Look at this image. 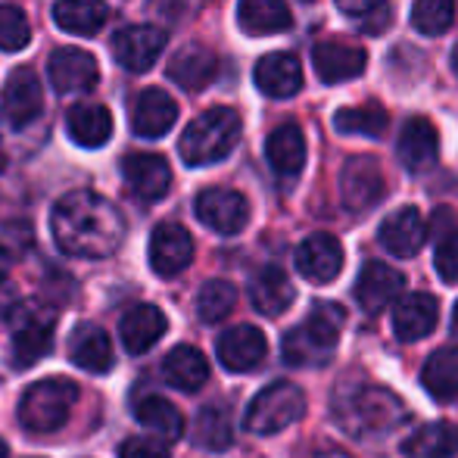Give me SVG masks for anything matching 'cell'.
I'll list each match as a JSON object with an SVG mask.
<instances>
[{
    "instance_id": "cell-1",
    "label": "cell",
    "mask_w": 458,
    "mask_h": 458,
    "mask_svg": "<svg viewBox=\"0 0 458 458\" xmlns=\"http://www.w3.org/2000/svg\"><path fill=\"white\" fill-rule=\"evenodd\" d=\"M50 231L66 256L106 259L125 241V218L100 193L72 191L56 199L50 212Z\"/></svg>"
},
{
    "instance_id": "cell-2",
    "label": "cell",
    "mask_w": 458,
    "mask_h": 458,
    "mask_svg": "<svg viewBox=\"0 0 458 458\" xmlns=\"http://www.w3.org/2000/svg\"><path fill=\"white\" fill-rule=\"evenodd\" d=\"M346 312L344 306L331 300H321L312 306V312L306 315L302 325H296L293 331L284 337V362L296 368H312L325 365L331 359L334 346L344 331Z\"/></svg>"
},
{
    "instance_id": "cell-3",
    "label": "cell",
    "mask_w": 458,
    "mask_h": 458,
    "mask_svg": "<svg viewBox=\"0 0 458 458\" xmlns=\"http://www.w3.org/2000/svg\"><path fill=\"white\" fill-rule=\"evenodd\" d=\"M337 418L352 437H371V434H393L399 424L409 421V409L396 393L384 386H359L337 396Z\"/></svg>"
},
{
    "instance_id": "cell-4",
    "label": "cell",
    "mask_w": 458,
    "mask_h": 458,
    "mask_svg": "<svg viewBox=\"0 0 458 458\" xmlns=\"http://www.w3.org/2000/svg\"><path fill=\"white\" fill-rule=\"evenodd\" d=\"M241 115L231 106H212L199 113L182 134V159L187 165H212L222 163L234 144L241 140Z\"/></svg>"
},
{
    "instance_id": "cell-5",
    "label": "cell",
    "mask_w": 458,
    "mask_h": 458,
    "mask_svg": "<svg viewBox=\"0 0 458 458\" xmlns=\"http://www.w3.org/2000/svg\"><path fill=\"white\" fill-rule=\"evenodd\" d=\"M79 403V384L69 377H44L31 384L19 399V424L31 434H54L72 415Z\"/></svg>"
},
{
    "instance_id": "cell-6",
    "label": "cell",
    "mask_w": 458,
    "mask_h": 458,
    "mask_svg": "<svg viewBox=\"0 0 458 458\" xmlns=\"http://www.w3.org/2000/svg\"><path fill=\"white\" fill-rule=\"evenodd\" d=\"M302 415H306V396H302V390L296 384H290V380H277V384H268L262 393H256L247 415H243V428L250 434L272 437L281 434L290 424H296Z\"/></svg>"
},
{
    "instance_id": "cell-7",
    "label": "cell",
    "mask_w": 458,
    "mask_h": 458,
    "mask_svg": "<svg viewBox=\"0 0 458 458\" xmlns=\"http://www.w3.org/2000/svg\"><path fill=\"white\" fill-rule=\"evenodd\" d=\"M10 359L16 368L41 362L54 346V312L47 306H19L13 315Z\"/></svg>"
},
{
    "instance_id": "cell-8",
    "label": "cell",
    "mask_w": 458,
    "mask_h": 458,
    "mask_svg": "<svg viewBox=\"0 0 458 458\" xmlns=\"http://www.w3.org/2000/svg\"><path fill=\"white\" fill-rule=\"evenodd\" d=\"M197 218L216 234H241L250 222V203L241 191L231 187H206L193 203Z\"/></svg>"
},
{
    "instance_id": "cell-9",
    "label": "cell",
    "mask_w": 458,
    "mask_h": 458,
    "mask_svg": "<svg viewBox=\"0 0 458 458\" xmlns=\"http://www.w3.org/2000/svg\"><path fill=\"white\" fill-rule=\"evenodd\" d=\"M384 172L377 159L371 157H350L340 169V199L350 212H368L384 199Z\"/></svg>"
},
{
    "instance_id": "cell-10",
    "label": "cell",
    "mask_w": 458,
    "mask_h": 458,
    "mask_svg": "<svg viewBox=\"0 0 458 458\" xmlns=\"http://www.w3.org/2000/svg\"><path fill=\"white\" fill-rule=\"evenodd\" d=\"M165 50V31L157 25H128V29L115 31L113 38V56L122 69L140 75L153 69L159 54Z\"/></svg>"
},
{
    "instance_id": "cell-11",
    "label": "cell",
    "mask_w": 458,
    "mask_h": 458,
    "mask_svg": "<svg viewBox=\"0 0 458 458\" xmlns=\"http://www.w3.org/2000/svg\"><path fill=\"white\" fill-rule=\"evenodd\" d=\"M44 109V91L38 75L29 66L13 69V75L4 85V100H0V113L10 128H25L35 122Z\"/></svg>"
},
{
    "instance_id": "cell-12",
    "label": "cell",
    "mask_w": 458,
    "mask_h": 458,
    "mask_svg": "<svg viewBox=\"0 0 458 458\" xmlns=\"http://www.w3.org/2000/svg\"><path fill=\"white\" fill-rule=\"evenodd\" d=\"M218 362L234 374H247L253 368H259L268 356V340L259 327L253 325H237L231 331H225L216 344Z\"/></svg>"
},
{
    "instance_id": "cell-13",
    "label": "cell",
    "mask_w": 458,
    "mask_h": 458,
    "mask_svg": "<svg viewBox=\"0 0 458 458\" xmlns=\"http://www.w3.org/2000/svg\"><path fill=\"white\" fill-rule=\"evenodd\" d=\"M312 63L325 85H344L365 72L368 54L365 47L350 41H321L312 47Z\"/></svg>"
},
{
    "instance_id": "cell-14",
    "label": "cell",
    "mask_w": 458,
    "mask_h": 458,
    "mask_svg": "<svg viewBox=\"0 0 458 458\" xmlns=\"http://www.w3.org/2000/svg\"><path fill=\"white\" fill-rule=\"evenodd\" d=\"M193 259V237L187 234L184 225L163 222L157 225L150 237V266L159 277L182 275Z\"/></svg>"
},
{
    "instance_id": "cell-15",
    "label": "cell",
    "mask_w": 458,
    "mask_h": 458,
    "mask_svg": "<svg viewBox=\"0 0 458 458\" xmlns=\"http://www.w3.org/2000/svg\"><path fill=\"white\" fill-rule=\"evenodd\" d=\"M47 75L54 91L60 94H85L97 85V60L88 50L60 47L50 54Z\"/></svg>"
},
{
    "instance_id": "cell-16",
    "label": "cell",
    "mask_w": 458,
    "mask_h": 458,
    "mask_svg": "<svg viewBox=\"0 0 458 458\" xmlns=\"http://www.w3.org/2000/svg\"><path fill=\"white\" fill-rule=\"evenodd\" d=\"M344 268V247L334 234H312L296 247V272L312 284H331Z\"/></svg>"
},
{
    "instance_id": "cell-17",
    "label": "cell",
    "mask_w": 458,
    "mask_h": 458,
    "mask_svg": "<svg viewBox=\"0 0 458 458\" xmlns=\"http://www.w3.org/2000/svg\"><path fill=\"white\" fill-rule=\"evenodd\" d=\"M377 241L380 247L390 250L399 259H411L424 247V241H428V222H424V216L415 206H403L390 218H384V225L377 231Z\"/></svg>"
},
{
    "instance_id": "cell-18",
    "label": "cell",
    "mask_w": 458,
    "mask_h": 458,
    "mask_svg": "<svg viewBox=\"0 0 458 458\" xmlns=\"http://www.w3.org/2000/svg\"><path fill=\"white\" fill-rule=\"evenodd\" d=\"M122 175H125L134 197L144 199V203L163 199L172 187V169L159 153H131L122 163Z\"/></svg>"
},
{
    "instance_id": "cell-19",
    "label": "cell",
    "mask_w": 458,
    "mask_h": 458,
    "mask_svg": "<svg viewBox=\"0 0 458 458\" xmlns=\"http://www.w3.org/2000/svg\"><path fill=\"white\" fill-rule=\"evenodd\" d=\"M403 284L405 277L396 268L386 266V262H368L362 272H359L352 293H356V302L368 315H380L386 306L396 302V296L403 293Z\"/></svg>"
},
{
    "instance_id": "cell-20",
    "label": "cell",
    "mask_w": 458,
    "mask_h": 458,
    "mask_svg": "<svg viewBox=\"0 0 458 458\" xmlns=\"http://www.w3.org/2000/svg\"><path fill=\"white\" fill-rule=\"evenodd\" d=\"M218 75V56L212 47L199 41H191L169 60V79L182 91H203Z\"/></svg>"
},
{
    "instance_id": "cell-21",
    "label": "cell",
    "mask_w": 458,
    "mask_h": 458,
    "mask_svg": "<svg viewBox=\"0 0 458 458\" xmlns=\"http://www.w3.org/2000/svg\"><path fill=\"white\" fill-rule=\"evenodd\" d=\"M399 159L409 172H428L434 169L437 157H440V134H437L434 122L415 115L403 125L399 131V147H396Z\"/></svg>"
},
{
    "instance_id": "cell-22",
    "label": "cell",
    "mask_w": 458,
    "mask_h": 458,
    "mask_svg": "<svg viewBox=\"0 0 458 458\" xmlns=\"http://www.w3.org/2000/svg\"><path fill=\"white\" fill-rule=\"evenodd\" d=\"M165 327H169V321H165L163 309L153 306V302H140V306L128 309V312L122 315V321H119L122 346H125L131 356H140V352L153 350V346L163 340Z\"/></svg>"
},
{
    "instance_id": "cell-23",
    "label": "cell",
    "mask_w": 458,
    "mask_h": 458,
    "mask_svg": "<svg viewBox=\"0 0 458 458\" xmlns=\"http://www.w3.org/2000/svg\"><path fill=\"white\" fill-rule=\"evenodd\" d=\"M437 318H440V306L434 293H409L393 309V331L403 344H415L434 331Z\"/></svg>"
},
{
    "instance_id": "cell-24",
    "label": "cell",
    "mask_w": 458,
    "mask_h": 458,
    "mask_svg": "<svg viewBox=\"0 0 458 458\" xmlns=\"http://www.w3.org/2000/svg\"><path fill=\"white\" fill-rule=\"evenodd\" d=\"M253 81L266 97L275 100H287V97L300 94L302 88V69L293 54H266L253 69Z\"/></svg>"
},
{
    "instance_id": "cell-25",
    "label": "cell",
    "mask_w": 458,
    "mask_h": 458,
    "mask_svg": "<svg viewBox=\"0 0 458 458\" xmlns=\"http://www.w3.org/2000/svg\"><path fill=\"white\" fill-rule=\"evenodd\" d=\"M175 119H178V103L172 100L169 94L159 91V88H147V91H140L138 103H134V115H131L134 134L157 140V138H163V134L172 131Z\"/></svg>"
},
{
    "instance_id": "cell-26",
    "label": "cell",
    "mask_w": 458,
    "mask_h": 458,
    "mask_svg": "<svg viewBox=\"0 0 458 458\" xmlns=\"http://www.w3.org/2000/svg\"><path fill=\"white\" fill-rule=\"evenodd\" d=\"M266 157L268 165L281 178H296L306 165V134L296 122H284L277 125L266 140Z\"/></svg>"
},
{
    "instance_id": "cell-27",
    "label": "cell",
    "mask_w": 458,
    "mask_h": 458,
    "mask_svg": "<svg viewBox=\"0 0 458 458\" xmlns=\"http://www.w3.org/2000/svg\"><path fill=\"white\" fill-rule=\"evenodd\" d=\"M69 359L88 374H103L113 368V344H109L106 331L91 325H75L72 337H69Z\"/></svg>"
},
{
    "instance_id": "cell-28",
    "label": "cell",
    "mask_w": 458,
    "mask_h": 458,
    "mask_svg": "<svg viewBox=\"0 0 458 458\" xmlns=\"http://www.w3.org/2000/svg\"><path fill=\"white\" fill-rule=\"evenodd\" d=\"M237 22L247 35L266 38V35H281L293 25L287 0H241L237 6Z\"/></svg>"
},
{
    "instance_id": "cell-29",
    "label": "cell",
    "mask_w": 458,
    "mask_h": 458,
    "mask_svg": "<svg viewBox=\"0 0 458 458\" xmlns=\"http://www.w3.org/2000/svg\"><path fill=\"white\" fill-rule=\"evenodd\" d=\"M296 290L293 284H290V277L284 268L277 266H266L256 272V277L250 281V300H253L256 312L262 315H281L290 309V302H293Z\"/></svg>"
},
{
    "instance_id": "cell-30",
    "label": "cell",
    "mask_w": 458,
    "mask_h": 458,
    "mask_svg": "<svg viewBox=\"0 0 458 458\" xmlns=\"http://www.w3.org/2000/svg\"><path fill=\"white\" fill-rule=\"evenodd\" d=\"M66 131L79 147L97 150V147H103L113 138V115H109V109L100 106V103H79V106L69 113Z\"/></svg>"
},
{
    "instance_id": "cell-31",
    "label": "cell",
    "mask_w": 458,
    "mask_h": 458,
    "mask_svg": "<svg viewBox=\"0 0 458 458\" xmlns=\"http://www.w3.org/2000/svg\"><path fill=\"white\" fill-rule=\"evenodd\" d=\"M163 377L165 384L178 386V390L197 393L209 380V362L197 346H175L163 362Z\"/></svg>"
},
{
    "instance_id": "cell-32",
    "label": "cell",
    "mask_w": 458,
    "mask_h": 458,
    "mask_svg": "<svg viewBox=\"0 0 458 458\" xmlns=\"http://www.w3.org/2000/svg\"><path fill=\"white\" fill-rule=\"evenodd\" d=\"M54 19L63 31H69V35L91 38L106 25L109 6L103 4V0H56Z\"/></svg>"
},
{
    "instance_id": "cell-33",
    "label": "cell",
    "mask_w": 458,
    "mask_h": 458,
    "mask_svg": "<svg viewBox=\"0 0 458 458\" xmlns=\"http://www.w3.org/2000/svg\"><path fill=\"white\" fill-rule=\"evenodd\" d=\"M405 458H455L458 455V428L449 421H434L418 428L403 443Z\"/></svg>"
},
{
    "instance_id": "cell-34",
    "label": "cell",
    "mask_w": 458,
    "mask_h": 458,
    "mask_svg": "<svg viewBox=\"0 0 458 458\" xmlns=\"http://www.w3.org/2000/svg\"><path fill=\"white\" fill-rule=\"evenodd\" d=\"M421 384L424 390L434 399H449L458 396V350L455 346H446V350H437L434 356L424 362L421 368Z\"/></svg>"
},
{
    "instance_id": "cell-35",
    "label": "cell",
    "mask_w": 458,
    "mask_h": 458,
    "mask_svg": "<svg viewBox=\"0 0 458 458\" xmlns=\"http://www.w3.org/2000/svg\"><path fill=\"white\" fill-rule=\"evenodd\" d=\"M134 418L144 424L147 430L159 434L163 440H178L184 434V418L169 399L163 396H144L134 403Z\"/></svg>"
},
{
    "instance_id": "cell-36",
    "label": "cell",
    "mask_w": 458,
    "mask_h": 458,
    "mask_svg": "<svg viewBox=\"0 0 458 458\" xmlns=\"http://www.w3.org/2000/svg\"><path fill=\"white\" fill-rule=\"evenodd\" d=\"M193 440L212 453H225L234 443V421L225 405H203L193 424Z\"/></svg>"
},
{
    "instance_id": "cell-37",
    "label": "cell",
    "mask_w": 458,
    "mask_h": 458,
    "mask_svg": "<svg viewBox=\"0 0 458 458\" xmlns=\"http://www.w3.org/2000/svg\"><path fill=\"white\" fill-rule=\"evenodd\" d=\"M337 131L344 134H359V138H380L386 131V109L380 103H359V106H346L334 115Z\"/></svg>"
},
{
    "instance_id": "cell-38",
    "label": "cell",
    "mask_w": 458,
    "mask_h": 458,
    "mask_svg": "<svg viewBox=\"0 0 458 458\" xmlns=\"http://www.w3.org/2000/svg\"><path fill=\"white\" fill-rule=\"evenodd\" d=\"M234 302H237V290L231 287L228 281L216 277V281H206L203 290L197 296V312L206 325H216V321L228 318L234 312Z\"/></svg>"
},
{
    "instance_id": "cell-39",
    "label": "cell",
    "mask_w": 458,
    "mask_h": 458,
    "mask_svg": "<svg viewBox=\"0 0 458 458\" xmlns=\"http://www.w3.org/2000/svg\"><path fill=\"white\" fill-rule=\"evenodd\" d=\"M455 19V0H415L411 6V25L421 35L434 38L453 25Z\"/></svg>"
},
{
    "instance_id": "cell-40",
    "label": "cell",
    "mask_w": 458,
    "mask_h": 458,
    "mask_svg": "<svg viewBox=\"0 0 458 458\" xmlns=\"http://www.w3.org/2000/svg\"><path fill=\"white\" fill-rule=\"evenodd\" d=\"M29 41H31V29L25 13L19 6L0 4V50L4 54H16Z\"/></svg>"
},
{
    "instance_id": "cell-41",
    "label": "cell",
    "mask_w": 458,
    "mask_h": 458,
    "mask_svg": "<svg viewBox=\"0 0 458 458\" xmlns=\"http://www.w3.org/2000/svg\"><path fill=\"white\" fill-rule=\"evenodd\" d=\"M437 272L446 284H458V228L449 231L437 247Z\"/></svg>"
},
{
    "instance_id": "cell-42",
    "label": "cell",
    "mask_w": 458,
    "mask_h": 458,
    "mask_svg": "<svg viewBox=\"0 0 458 458\" xmlns=\"http://www.w3.org/2000/svg\"><path fill=\"white\" fill-rule=\"evenodd\" d=\"M119 458H169V449L150 437H128L119 446Z\"/></svg>"
},
{
    "instance_id": "cell-43",
    "label": "cell",
    "mask_w": 458,
    "mask_h": 458,
    "mask_svg": "<svg viewBox=\"0 0 458 458\" xmlns=\"http://www.w3.org/2000/svg\"><path fill=\"white\" fill-rule=\"evenodd\" d=\"M386 0H337V6L350 16H368V13L380 10Z\"/></svg>"
},
{
    "instance_id": "cell-44",
    "label": "cell",
    "mask_w": 458,
    "mask_h": 458,
    "mask_svg": "<svg viewBox=\"0 0 458 458\" xmlns=\"http://www.w3.org/2000/svg\"><path fill=\"white\" fill-rule=\"evenodd\" d=\"M10 262H13V253L4 247V243H0V284L6 281V272H10Z\"/></svg>"
},
{
    "instance_id": "cell-45",
    "label": "cell",
    "mask_w": 458,
    "mask_h": 458,
    "mask_svg": "<svg viewBox=\"0 0 458 458\" xmlns=\"http://www.w3.org/2000/svg\"><path fill=\"white\" fill-rule=\"evenodd\" d=\"M312 458H350V455L340 453V449H331V446H327V449H318V453H312Z\"/></svg>"
},
{
    "instance_id": "cell-46",
    "label": "cell",
    "mask_w": 458,
    "mask_h": 458,
    "mask_svg": "<svg viewBox=\"0 0 458 458\" xmlns=\"http://www.w3.org/2000/svg\"><path fill=\"white\" fill-rule=\"evenodd\" d=\"M453 72H455V79H458V44L453 47Z\"/></svg>"
},
{
    "instance_id": "cell-47",
    "label": "cell",
    "mask_w": 458,
    "mask_h": 458,
    "mask_svg": "<svg viewBox=\"0 0 458 458\" xmlns=\"http://www.w3.org/2000/svg\"><path fill=\"white\" fill-rule=\"evenodd\" d=\"M453 334L458 337V302H455V309H453Z\"/></svg>"
},
{
    "instance_id": "cell-48",
    "label": "cell",
    "mask_w": 458,
    "mask_h": 458,
    "mask_svg": "<svg viewBox=\"0 0 458 458\" xmlns=\"http://www.w3.org/2000/svg\"><path fill=\"white\" fill-rule=\"evenodd\" d=\"M0 458H10V449H6L4 440H0Z\"/></svg>"
}]
</instances>
